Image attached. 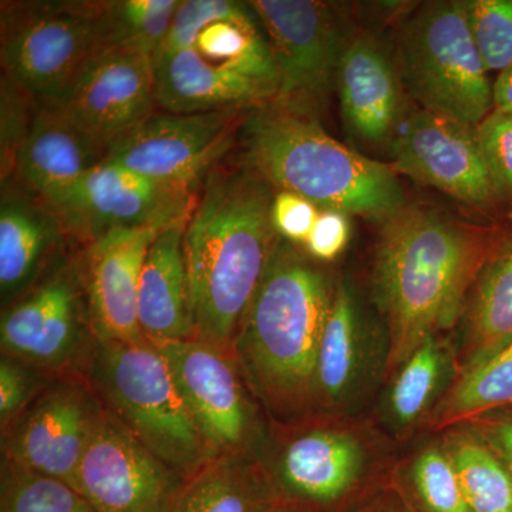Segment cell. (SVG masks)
<instances>
[{"instance_id":"cell-22","label":"cell","mask_w":512,"mask_h":512,"mask_svg":"<svg viewBox=\"0 0 512 512\" xmlns=\"http://www.w3.org/2000/svg\"><path fill=\"white\" fill-rule=\"evenodd\" d=\"M396 64L372 37L349 42L340 59L336 89L343 123L369 146H390L402 123Z\"/></svg>"},{"instance_id":"cell-40","label":"cell","mask_w":512,"mask_h":512,"mask_svg":"<svg viewBox=\"0 0 512 512\" xmlns=\"http://www.w3.org/2000/svg\"><path fill=\"white\" fill-rule=\"evenodd\" d=\"M349 239L348 215L343 212L323 210L319 212L303 247L313 259L326 264V262L335 261L345 251Z\"/></svg>"},{"instance_id":"cell-38","label":"cell","mask_w":512,"mask_h":512,"mask_svg":"<svg viewBox=\"0 0 512 512\" xmlns=\"http://www.w3.org/2000/svg\"><path fill=\"white\" fill-rule=\"evenodd\" d=\"M42 393V375L35 367L15 357L0 360V426L2 433L22 416L30 403Z\"/></svg>"},{"instance_id":"cell-42","label":"cell","mask_w":512,"mask_h":512,"mask_svg":"<svg viewBox=\"0 0 512 512\" xmlns=\"http://www.w3.org/2000/svg\"><path fill=\"white\" fill-rule=\"evenodd\" d=\"M493 110L512 114V66L498 73L493 84Z\"/></svg>"},{"instance_id":"cell-20","label":"cell","mask_w":512,"mask_h":512,"mask_svg":"<svg viewBox=\"0 0 512 512\" xmlns=\"http://www.w3.org/2000/svg\"><path fill=\"white\" fill-rule=\"evenodd\" d=\"M72 244L52 205L10 180L0 201V295L3 308L29 292Z\"/></svg>"},{"instance_id":"cell-17","label":"cell","mask_w":512,"mask_h":512,"mask_svg":"<svg viewBox=\"0 0 512 512\" xmlns=\"http://www.w3.org/2000/svg\"><path fill=\"white\" fill-rule=\"evenodd\" d=\"M389 147L396 170L417 183L478 210L500 202L476 127L420 109L400 123Z\"/></svg>"},{"instance_id":"cell-43","label":"cell","mask_w":512,"mask_h":512,"mask_svg":"<svg viewBox=\"0 0 512 512\" xmlns=\"http://www.w3.org/2000/svg\"><path fill=\"white\" fill-rule=\"evenodd\" d=\"M352 512H407V510L392 488L387 487Z\"/></svg>"},{"instance_id":"cell-10","label":"cell","mask_w":512,"mask_h":512,"mask_svg":"<svg viewBox=\"0 0 512 512\" xmlns=\"http://www.w3.org/2000/svg\"><path fill=\"white\" fill-rule=\"evenodd\" d=\"M96 338L77 256H64L29 292L3 308L2 355L49 372L89 365Z\"/></svg>"},{"instance_id":"cell-30","label":"cell","mask_w":512,"mask_h":512,"mask_svg":"<svg viewBox=\"0 0 512 512\" xmlns=\"http://www.w3.org/2000/svg\"><path fill=\"white\" fill-rule=\"evenodd\" d=\"M194 49L208 62L265 84L276 96L274 56L254 9L242 18L211 23L198 35Z\"/></svg>"},{"instance_id":"cell-3","label":"cell","mask_w":512,"mask_h":512,"mask_svg":"<svg viewBox=\"0 0 512 512\" xmlns=\"http://www.w3.org/2000/svg\"><path fill=\"white\" fill-rule=\"evenodd\" d=\"M338 279L279 239L232 355L274 426L315 416L316 365Z\"/></svg>"},{"instance_id":"cell-32","label":"cell","mask_w":512,"mask_h":512,"mask_svg":"<svg viewBox=\"0 0 512 512\" xmlns=\"http://www.w3.org/2000/svg\"><path fill=\"white\" fill-rule=\"evenodd\" d=\"M180 0H114L106 2L104 23L110 49H134L157 56Z\"/></svg>"},{"instance_id":"cell-33","label":"cell","mask_w":512,"mask_h":512,"mask_svg":"<svg viewBox=\"0 0 512 512\" xmlns=\"http://www.w3.org/2000/svg\"><path fill=\"white\" fill-rule=\"evenodd\" d=\"M0 512H96L72 485L3 458Z\"/></svg>"},{"instance_id":"cell-18","label":"cell","mask_w":512,"mask_h":512,"mask_svg":"<svg viewBox=\"0 0 512 512\" xmlns=\"http://www.w3.org/2000/svg\"><path fill=\"white\" fill-rule=\"evenodd\" d=\"M387 339L377 338L352 285L340 278L318 355L315 414L362 416L386 377Z\"/></svg>"},{"instance_id":"cell-36","label":"cell","mask_w":512,"mask_h":512,"mask_svg":"<svg viewBox=\"0 0 512 512\" xmlns=\"http://www.w3.org/2000/svg\"><path fill=\"white\" fill-rule=\"evenodd\" d=\"M252 13L249 2L234 0H180L160 52L153 62L181 50L191 49L198 35L217 20L237 19Z\"/></svg>"},{"instance_id":"cell-24","label":"cell","mask_w":512,"mask_h":512,"mask_svg":"<svg viewBox=\"0 0 512 512\" xmlns=\"http://www.w3.org/2000/svg\"><path fill=\"white\" fill-rule=\"evenodd\" d=\"M188 218L190 215L157 235L141 271L138 325L143 335L153 342L197 339L185 255Z\"/></svg>"},{"instance_id":"cell-37","label":"cell","mask_w":512,"mask_h":512,"mask_svg":"<svg viewBox=\"0 0 512 512\" xmlns=\"http://www.w3.org/2000/svg\"><path fill=\"white\" fill-rule=\"evenodd\" d=\"M476 134L498 197L512 207V114L491 111Z\"/></svg>"},{"instance_id":"cell-2","label":"cell","mask_w":512,"mask_h":512,"mask_svg":"<svg viewBox=\"0 0 512 512\" xmlns=\"http://www.w3.org/2000/svg\"><path fill=\"white\" fill-rule=\"evenodd\" d=\"M200 188L185 228L195 330L197 340L232 353L281 239L274 188L239 157L218 161Z\"/></svg>"},{"instance_id":"cell-5","label":"cell","mask_w":512,"mask_h":512,"mask_svg":"<svg viewBox=\"0 0 512 512\" xmlns=\"http://www.w3.org/2000/svg\"><path fill=\"white\" fill-rule=\"evenodd\" d=\"M397 444L366 416L315 414L271 424L262 461L279 503L302 512H352L389 487Z\"/></svg>"},{"instance_id":"cell-25","label":"cell","mask_w":512,"mask_h":512,"mask_svg":"<svg viewBox=\"0 0 512 512\" xmlns=\"http://www.w3.org/2000/svg\"><path fill=\"white\" fill-rule=\"evenodd\" d=\"M154 79L156 106L165 113L245 110L275 97L265 84L208 62L194 47L157 60Z\"/></svg>"},{"instance_id":"cell-29","label":"cell","mask_w":512,"mask_h":512,"mask_svg":"<svg viewBox=\"0 0 512 512\" xmlns=\"http://www.w3.org/2000/svg\"><path fill=\"white\" fill-rule=\"evenodd\" d=\"M474 512H512V473L468 421L439 431Z\"/></svg>"},{"instance_id":"cell-28","label":"cell","mask_w":512,"mask_h":512,"mask_svg":"<svg viewBox=\"0 0 512 512\" xmlns=\"http://www.w3.org/2000/svg\"><path fill=\"white\" fill-rule=\"evenodd\" d=\"M389 487L407 512H474L439 433H423L399 453Z\"/></svg>"},{"instance_id":"cell-1","label":"cell","mask_w":512,"mask_h":512,"mask_svg":"<svg viewBox=\"0 0 512 512\" xmlns=\"http://www.w3.org/2000/svg\"><path fill=\"white\" fill-rule=\"evenodd\" d=\"M497 238L493 229L423 205H404L383 221L372 293L387 336L384 380L424 340L456 332L471 286Z\"/></svg>"},{"instance_id":"cell-21","label":"cell","mask_w":512,"mask_h":512,"mask_svg":"<svg viewBox=\"0 0 512 512\" xmlns=\"http://www.w3.org/2000/svg\"><path fill=\"white\" fill-rule=\"evenodd\" d=\"M458 376L454 333L430 336L384 380L373 420L397 446L409 444L426 433Z\"/></svg>"},{"instance_id":"cell-13","label":"cell","mask_w":512,"mask_h":512,"mask_svg":"<svg viewBox=\"0 0 512 512\" xmlns=\"http://www.w3.org/2000/svg\"><path fill=\"white\" fill-rule=\"evenodd\" d=\"M197 195L101 161L55 210L70 242L82 249L116 229L168 227L183 220L191 214Z\"/></svg>"},{"instance_id":"cell-23","label":"cell","mask_w":512,"mask_h":512,"mask_svg":"<svg viewBox=\"0 0 512 512\" xmlns=\"http://www.w3.org/2000/svg\"><path fill=\"white\" fill-rule=\"evenodd\" d=\"M104 154L70 123L55 103H39L16 158L12 180L53 208ZM10 181V180H9Z\"/></svg>"},{"instance_id":"cell-16","label":"cell","mask_w":512,"mask_h":512,"mask_svg":"<svg viewBox=\"0 0 512 512\" xmlns=\"http://www.w3.org/2000/svg\"><path fill=\"white\" fill-rule=\"evenodd\" d=\"M184 485L103 407L77 474L96 512H175Z\"/></svg>"},{"instance_id":"cell-39","label":"cell","mask_w":512,"mask_h":512,"mask_svg":"<svg viewBox=\"0 0 512 512\" xmlns=\"http://www.w3.org/2000/svg\"><path fill=\"white\" fill-rule=\"evenodd\" d=\"M312 201L288 191H278L272 201L271 218L279 238L305 245L319 215Z\"/></svg>"},{"instance_id":"cell-34","label":"cell","mask_w":512,"mask_h":512,"mask_svg":"<svg viewBox=\"0 0 512 512\" xmlns=\"http://www.w3.org/2000/svg\"><path fill=\"white\" fill-rule=\"evenodd\" d=\"M463 6L488 73L504 72L512 66V0H467Z\"/></svg>"},{"instance_id":"cell-31","label":"cell","mask_w":512,"mask_h":512,"mask_svg":"<svg viewBox=\"0 0 512 512\" xmlns=\"http://www.w3.org/2000/svg\"><path fill=\"white\" fill-rule=\"evenodd\" d=\"M507 406H512V343L487 362L460 373L426 433H439L457 421Z\"/></svg>"},{"instance_id":"cell-41","label":"cell","mask_w":512,"mask_h":512,"mask_svg":"<svg viewBox=\"0 0 512 512\" xmlns=\"http://www.w3.org/2000/svg\"><path fill=\"white\" fill-rule=\"evenodd\" d=\"M466 421L512 473V406L487 410Z\"/></svg>"},{"instance_id":"cell-27","label":"cell","mask_w":512,"mask_h":512,"mask_svg":"<svg viewBox=\"0 0 512 512\" xmlns=\"http://www.w3.org/2000/svg\"><path fill=\"white\" fill-rule=\"evenodd\" d=\"M279 504L262 458L227 454L185 481L175 512H271Z\"/></svg>"},{"instance_id":"cell-7","label":"cell","mask_w":512,"mask_h":512,"mask_svg":"<svg viewBox=\"0 0 512 512\" xmlns=\"http://www.w3.org/2000/svg\"><path fill=\"white\" fill-rule=\"evenodd\" d=\"M396 69L423 110L473 127L493 111V84L463 2L424 3L407 16L397 36Z\"/></svg>"},{"instance_id":"cell-44","label":"cell","mask_w":512,"mask_h":512,"mask_svg":"<svg viewBox=\"0 0 512 512\" xmlns=\"http://www.w3.org/2000/svg\"><path fill=\"white\" fill-rule=\"evenodd\" d=\"M271 512H302L296 510V508L289 507V505L279 504L278 507H275Z\"/></svg>"},{"instance_id":"cell-12","label":"cell","mask_w":512,"mask_h":512,"mask_svg":"<svg viewBox=\"0 0 512 512\" xmlns=\"http://www.w3.org/2000/svg\"><path fill=\"white\" fill-rule=\"evenodd\" d=\"M248 109L201 114L156 113L111 148L103 161L198 192L208 171L237 144Z\"/></svg>"},{"instance_id":"cell-9","label":"cell","mask_w":512,"mask_h":512,"mask_svg":"<svg viewBox=\"0 0 512 512\" xmlns=\"http://www.w3.org/2000/svg\"><path fill=\"white\" fill-rule=\"evenodd\" d=\"M153 343L170 367L212 456L262 458L271 439V423L234 355L197 339Z\"/></svg>"},{"instance_id":"cell-15","label":"cell","mask_w":512,"mask_h":512,"mask_svg":"<svg viewBox=\"0 0 512 512\" xmlns=\"http://www.w3.org/2000/svg\"><path fill=\"white\" fill-rule=\"evenodd\" d=\"M103 404L89 382L64 377L3 433V458L77 490V474Z\"/></svg>"},{"instance_id":"cell-14","label":"cell","mask_w":512,"mask_h":512,"mask_svg":"<svg viewBox=\"0 0 512 512\" xmlns=\"http://www.w3.org/2000/svg\"><path fill=\"white\" fill-rule=\"evenodd\" d=\"M154 62L134 49H107L89 60L55 101L104 157L156 109Z\"/></svg>"},{"instance_id":"cell-8","label":"cell","mask_w":512,"mask_h":512,"mask_svg":"<svg viewBox=\"0 0 512 512\" xmlns=\"http://www.w3.org/2000/svg\"><path fill=\"white\" fill-rule=\"evenodd\" d=\"M106 2H3L6 76L39 103H55L84 64L110 49Z\"/></svg>"},{"instance_id":"cell-4","label":"cell","mask_w":512,"mask_h":512,"mask_svg":"<svg viewBox=\"0 0 512 512\" xmlns=\"http://www.w3.org/2000/svg\"><path fill=\"white\" fill-rule=\"evenodd\" d=\"M237 146L238 157L274 190L301 195L320 211L383 222L406 205L392 167L343 146L319 119L274 99L247 110Z\"/></svg>"},{"instance_id":"cell-19","label":"cell","mask_w":512,"mask_h":512,"mask_svg":"<svg viewBox=\"0 0 512 512\" xmlns=\"http://www.w3.org/2000/svg\"><path fill=\"white\" fill-rule=\"evenodd\" d=\"M164 228L116 229L76 252L97 342L146 339L138 325V286L148 249Z\"/></svg>"},{"instance_id":"cell-35","label":"cell","mask_w":512,"mask_h":512,"mask_svg":"<svg viewBox=\"0 0 512 512\" xmlns=\"http://www.w3.org/2000/svg\"><path fill=\"white\" fill-rule=\"evenodd\" d=\"M39 101L2 73L0 80V181L12 180L20 147L28 136Z\"/></svg>"},{"instance_id":"cell-11","label":"cell","mask_w":512,"mask_h":512,"mask_svg":"<svg viewBox=\"0 0 512 512\" xmlns=\"http://www.w3.org/2000/svg\"><path fill=\"white\" fill-rule=\"evenodd\" d=\"M249 5L274 56V100L319 119L349 43L335 8L318 0H254Z\"/></svg>"},{"instance_id":"cell-6","label":"cell","mask_w":512,"mask_h":512,"mask_svg":"<svg viewBox=\"0 0 512 512\" xmlns=\"http://www.w3.org/2000/svg\"><path fill=\"white\" fill-rule=\"evenodd\" d=\"M89 383L104 409L185 481L214 458L151 340L97 342Z\"/></svg>"},{"instance_id":"cell-26","label":"cell","mask_w":512,"mask_h":512,"mask_svg":"<svg viewBox=\"0 0 512 512\" xmlns=\"http://www.w3.org/2000/svg\"><path fill=\"white\" fill-rule=\"evenodd\" d=\"M460 373L512 343V231L498 235L468 293L456 332Z\"/></svg>"}]
</instances>
